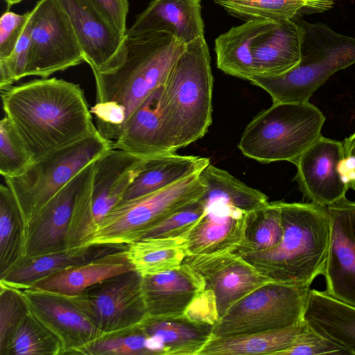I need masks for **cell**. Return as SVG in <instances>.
Here are the masks:
<instances>
[{
    "instance_id": "obj_1",
    "label": "cell",
    "mask_w": 355,
    "mask_h": 355,
    "mask_svg": "<svg viewBox=\"0 0 355 355\" xmlns=\"http://www.w3.org/2000/svg\"><path fill=\"white\" fill-rule=\"evenodd\" d=\"M3 107L33 161L96 133L84 92L57 78L1 91Z\"/></svg>"
},
{
    "instance_id": "obj_2",
    "label": "cell",
    "mask_w": 355,
    "mask_h": 355,
    "mask_svg": "<svg viewBox=\"0 0 355 355\" xmlns=\"http://www.w3.org/2000/svg\"><path fill=\"white\" fill-rule=\"evenodd\" d=\"M186 44L171 34L159 32L126 37V58L113 72L92 71L96 103L90 108L98 132L113 142L130 116L157 87L164 84Z\"/></svg>"
},
{
    "instance_id": "obj_3",
    "label": "cell",
    "mask_w": 355,
    "mask_h": 355,
    "mask_svg": "<svg viewBox=\"0 0 355 355\" xmlns=\"http://www.w3.org/2000/svg\"><path fill=\"white\" fill-rule=\"evenodd\" d=\"M278 204L283 225L279 245L265 251L235 253L274 282L310 287L323 275L327 259L328 208L311 202Z\"/></svg>"
},
{
    "instance_id": "obj_4",
    "label": "cell",
    "mask_w": 355,
    "mask_h": 355,
    "mask_svg": "<svg viewBox=\"0 0 355 355\" xmlns=\"http://www.w3.org/2000/svg\"><path fill=\"white\" fill-rule=\"evenodd\" d=\"M213 76L204 37L186 44L162 85V103L175 151L203 137L212 121Z\"/></svg>"
},
{
    "instance_id": "obj_5",
    "label": "cell",
    "mask_w": 355,
    "mask_h": 355,
    "mask_svg": "<svg viewBox=\"0 0 355 355\" xmlns=\"http://www.w3.org/2000/svg\"><path fill=\"white\" fill-rule=\"evenodd\" d=\"M296 19L303 30L300 63L281 76L256 75L248 80L268 93L273 103L309 101L330 76L355 64V37L323 23Z\"/></svg>"
},
{
    "instance_id": "obj_6",
    "label": "cell",
    "mask_w": 355,
    "mask_h": 355,
    "mask_svg": "<svg viewBox=\"0 0 355 355\" xmlns=\"http://www.w3.org/2000/svg\"><path fill=\"white\" fill-rule=\"evenodd\" d=\"M326 117L309 101L273 103L257 114L241 135L238 148L262 163L287 161L296 164L321 136Z\"/></svg>"
},
{
    "instance_id": "obj_7",
    "label": "cell",
    "mask_w": 355,
    "mask_h": 355,
    "mask_svg": "<svg viewBox=\"0 0 355 355\" xmlns=\"http://www.w3.org/2000/svg\"><path fill=\"white\" fill-rule=\"evenodd\" d=\"M113 142L98 132L34 160L19 175L4 178L26 223L85 166L110 149Z\"/></svg>"
},
{
    "instance_id": "obj_8",
    "label": "cell",
    "mask_w": 355,
    "mask_h": 355,
    "mask_svg": "<svg viewBox=\"0 0 355 355\" xmlns=\"http://www.w3.org/2000/svg\"><path fill=\"white\" fill-rule=\"evenodd\" d=\"M146 159L114 147L95 161L93 177L75 203L67 248L91 244L99 223L122 200Z\"/></svg>"
},
{
    "instance_id": "obj_9",
    "label": "cell",
    "mask_w": 355,
    "mask_h": 355,
    "mask_svg": "<svg viewBox=\"0 0 355 355\" xmlns=\"http://www.w3.org/2000/svg\"><path fill=\"white\" fill-rule=\"evenodd\" d=\"M200 173L151 194L119 202L99 223L91 243L129 245L141 239L146 232L204 196L207 186Z\"/></svg>"
},
{
    "instance_id": "obj_10",
    "label": "cell",
    "mask_w": 355,
    "mask_h": 355,
    "mask_svg": "<svg viewBox=\"0 0 355 355\" xmlns=\"http://www.w3.org/2000/svg\"><path fill=\"white\" fill-rule=\"evenodd\" d=\"M310 289L268 282L231 306L214 324L212 336L250 334L296 324L303 320Z\"/></svg>"
},
{
    "instance_id": "obj_11",
    "label": "cell",
    "mask_w": 355,
    "mask_h": 355,
    "mask_svg": "<svg viewBox=\"0 0 355 355\" xmlns=\"http://www.w3.org/2000/svg\"><path fill=\"white\" fill-rule=\"evenodd\" d=\"M68 299L98 329L109 334L140 324L148 312L142 276L132 270L105 279Z\"/></svg>"
},
{
    "instance_id": "obj_12",
    "label": "cell",
    "mask_w": 355,
    "mask_h": 355,
    "mask_svg": "<svg viewBox=\"0 0 355 355\" xmlns=\"http://www.w3.org/2000/svg\"><path fill=\"white\" fill-rule=\"evenodd\" d=\"M85 62L70 21L57 0H37L32 9L26 76L47 78Z\"/></svg>"
},
{
    "instance_id": "obj_13",
    "label": "cell",
    "mask_w": 355,
    "mask_h": 355,
    "mask_svg": "<svg viewBox=\"0 0 355 355\" xmlns=\"http://www.w3.org/2000/svg\"><path fill=\"white\" fill-rule=\"evenodd\" d=\"M75 32L85 62L92 71L113 72L124 62L126 35L121 33L92 0H57Z\"/></svg>"
},
{
    "instance_id": "obj_14",
    "label": "cell",
    "mask_w": 355,
    "mask_h": 355,
    "mask_svg": "<svg viewBox=\"0 0 355 355\" xmlns=\"http://www.w3.org/2000/svg\"><path fill=\"white\" fill-rule=\"evenodd\" d=\"M183 262L202 277L205 290L214 300L218 320L241 299L272 281L235 252L187 256Z\"/></svg>"
},
{
    "instance_id": "obj_15",
    "label": "cell",
    "mask_w": 355,
    "mask_h": 355,
    "mask_svg": "<svg viewBox=\"0 0 355 355\" xmlns=\"http://www.w3.org/2000/svg\"><path fill=\"white\" fill-rule=\"evenodd\" d=\"M327 208L330 239L323 273L325 291L355 306V202L344 197Z\"/></svg>"
},
{
    "instance_id": "obj_16",
    "label": "cell",
    "mask_w": 355,
    "mask_h": 355,
    "mask_svg": "<svg viewBox=\"0 0 355 355\" xmlns=\"http://www.w3.org/2000/svg\"><path fill=\"white\" fill-rule=\"evenodd\" d=\"M95 161L76 175L26 223V256L67 248V232L75 203L93 177Z\"/></svg>"
},
{
    "instance_id": "obj_17",
    "label": "cell",
    "mask_w": 355,
    "mask_h": 355,
    "mask_svg": "<svg viewBox=\"0 0 355 355\" xmlns=\"http://www.w3.org/2000/svg\"><path fill=\"white\" fill-rule=\"evenodd\" d=\"M19 290L31 313L60 340L64 354H80L86 346L107 334L67 296L32 287Z\"/></svg>"
},
{
    "instance_id": "obj_18",
    "label": "cell",
    "mask_w": 355,
    "mask_h": 355,
    "mask_svg": "<svg viewBox=\"0 0 355 355\" xmlns=\"http://www.w3.org/2000/svg\"><path fill=\"white\" fill-rule=\"evenodd\" d=\"M343 142L322 135L300 157L294 180L311 202L329 205L345 197L349 189L340 171Z\"/></svg>"
},
{
    "instance_id": "obj_19",
    "label": "cell",
    "mask_w": 355,
    "mask_h": 355,
    "mask_svg": "<svg viewBox=\"0 0 355 355\" xmlns=\"http://www.w3.org/2000/svg\"><path fill=\"white\" fill-rule=\"evenodd\" d=\"M201 275L183 262L178 268L142 277V292L149 316L185 315L203 293Z\"/></svg>"
},
{
    "instance_id": "obj_20",
    "label": "cell",
    "mask_w": 355,
    "mask_h": 355,
    "mask_svg": "<svg viewBox=\"0 0 355 355\" xmlns=\"http://www.w3.org/2000/svg\"><path fill=\"white\" fill-rule=\"evenodd\" d=\"M205 205L206 214L186 236L187 256L235 252L243 240L248 212L220 200Z\"/></svg>"
},
{
    "instance_id": "obj_21",
    "label": "cell",
    "mask_w": 355,
    "mask_h": 355,
    "mask_svg": "<svg viewBox=\"0 0 355 355\" xmlns=\"http://www.w3.org/2000/svg\"><path fill=\"white\" fill-rule=\"evenodd\" d=\"M164 32L187 44L204 37L201 0H152L137 15L125 35L133 37Z\"/></svg>"
},
{
    "instance_id": "obj_22",
    "label": "cell",
    "mask_w": 355,
    "mask_h": 355,
    "mask_svg": "<svg viewBox=\"0 0 355 355\" xmlns=\"http://www.w3.org/2000/svg\"><path fill=\"white\" fill-rule=\"evenodd\" d=\"M162 85L155 88L132 113L114 143V148L142 158L175 152L162 108Z\"/></svg>"
},
{
    "instance_id": "obj_23",
    "label": "cell",
    "mask_w": 355,
    "mask_h": 355,
    "mask_svg": "<svg viewBox=\"0 0 355 355\" xmlns=\"http://www.w3.org/2000/svg\"><path fill=\"white\" fill-rule=\"evenodd\" d=\"M127 248L128 245L91 243L38 255L25 256L0 276V283L17 289L26 288L36 281L58 270L85 263Z\"/></svg>"
},
{
    "instance_id": "obj_24",
    "label": "cell",
    "mask_w": 355,
    "mask_h": 355,
    "mask_svg": "<svg viewBox=\"0 0 355 355\" xmlns=\"http://www.w3.org/2000/svg\"><path fill=\"white\" fill-rule=\"evenodd\" d=\"M302 37L296 18L275 21L255 41L254 76H278L295 67L301 60Z\"/></svg>"
},
{
    "instance_id": "obj_25",
    "label": "cell",
    "mask_w": 355,
    "mask_h": 355,
    "mask_svg": "<svg viewBox=\"0 0 355 355\" xmlns=\"http://www.w3.org/2000/svg\"><path fill=\"white\" fill-rule=\"evenodd\" d=\"M126 249L58 270L36 281L30 287L64 296L79 295L105 279L135 270L128 258Z\"/></svg>"
},
{
    "instance_id": "obj_26",
    "label": "cell",
    "mask_w": 355,
    "mask_h": 355,
    "mask_svg": "<svg viewBox=\"0 0 355 355\" xmlns=\"http://www.w3.org/2000/svg\"><path fill=\"white\" fill-rule=\"evenodd\" d=\"M303 319L349 354H355V306L333 297L325 291L310 289Z\"/></svg>"
},
{
    "instance_id": "obj_27",
    "label": "cell",
    "mask_w": 355,
    "mask_h": 355,
    "mask_svg": "<svg viewBox=\"0 0 355 355\" xmlns=\"http://www.w3.org/2000/svg\"><path fill=\"white\" fill-rule=\"evenodd\" d=\"M209 164L207 157L182 155L175 152L146 157L142 169L120 202L133 200L163 189L201 172Z\"/></svg>"
},
{
    "instance_id": "obj_28",
    "label": "cell",
    "mask_w": 355,
    "mask_h": 355,
    "mask_svg": "<svg viewBox=\"0 0 355 355\" xmlns=\"http://www.w3.org/2000/svg\"><path fill=\"white\" fill-rule=\"evenodd\" d=\"M165 355H198L212 336L214 324L183 315L149 316L139 324Z\"/></svg>"
},
{
    "instance_id": "obj_29",
    "label": "cell",
    "mask_w": 355,
    "mask_h": 355,
    "mask_svg": "<svg viewBox=\"0 0 355 355\" xmlns=\"http://www.w3.org/2000/svg\"><path fill=\"white\" fill-rule=\"evenodd\" d=\"M275 21L251 20L234 26L215 40L217 67L226 74L249 80L255 75L253 48Z\"/></svg>"
},
{
    "instance_id": "obj_30",
    "label": "cell",
    "mask_w": 355,
    "mask_h": 355,
    "mask_svg": "<svg viewBox=\"0 0 355 355\" xmlns=\"http://www.w3.org/2000/svg\"><path fill=\"white\" fill-rule=\"evenodd\" d=\"M305 325L303 319L285 328L225 336H212L198 355H279L294 344Z\"/></svg>"
},
{
    "instance_id": "obj_31",
    "label": "cell",
    "mask_w": 355,
    "mask_h": 355,
    "mask_svg": "<svg viewBox=\"0 0 355 355\" xmlns=\"http://www.w3.org/2000/svg\"><path fill=\"white\" fill-rule=\"evenodd\" d=\"M228 14L245 21H278L331 9L334 0H213Z\"/></svg>"
},
{
    "instance_id": "obj_32",
    "label": "cell",
    "mask_w": 355,
    "mask_h": 355,
    "mask_svg": "<svg viewBox=\"0 0 355 355\" xmlns=\"http://www.w3.org/2000/svg\"><path fill=\"white\" fill-rule=\"evenodd\" d=\"M126 253L142 277L178 268L188 255L186 237L141 239L128 245Z\"/></svg>"
},
{
    "instance_id": "obj_33",
    "label": "cell",
    "mask_w": 355,
    "mask_h": 355,
    "mask_svg": "<svg viewBox=\"0 0 355 355\" xmlns=\"http://www.w3.org/2000/svg\"><path fill=\"white\" fill-rule=\"evenodd\" d=\"M200 175L207 186V191L201 197L205 204L220 200L250 212L268 202V197L263 193L211 164L200 173Z\"/></svg>"
},
{
    "instance_id": "obj_34",
    "label": "cell",
    "mask_w": 355,
    "mask_h": 355,
    "mask_svg": "<svg viewBox=\"0 0 355 355\" xmlns=\"http://www.w3.org/2000/svg\"><path fill=\"white\" fill-rule=\"evenodd\" d=\"M26 256V222L12 191L0 187V276Z\"/></svg>"
},
{
    "instance_id": "obj_35",
    "label": "cell",
    "mask_w": 355,
    "mask_h": 355,
    "mask_svg": "<svg viewBox=\"0 0 355 355\" xmlns=\"http://www.w3.org/2000/svg\"><path fill=\"white\" fill-rule=\"evenodd\" d=\"M283 236V225L278 201L248 212L243 240L234 252L265 251L277 247Z\"/></svg>"
},
{
    "instance_id": "obj_36",
    "label": "cell",
    "mask_w": 355,
    "mask_h": 355,
    "mask_svg": "<svg viewBox=\"0 0 355 355\" xmlns=\"http://www.w3.org/2000/svg\"><path fill=\"white\" fill-rule=\"evenodd\" d=\"M85 355H165L162 347L140 325L107 334L86 346Z\"/></svg>"
},
{
    "instance_id": "obj_37",
    "label": "cell",
    "mask_w": 355,
    "mask_h": 355,
    "mask_svg": "<svg viewBox=\"0 0 355 355\" xmlns=\"http://www.w3.org/2000/svg\"><path fill=\"white\" fill-rule=\"evenodd\" d=\"M60 340L30 311L15 332L7 355H63Z\"/></svg>"
},
{
    "instance_id": "obj_38",
    "label": "cell",
    "mask_w": 355,
    "mask_h": 355,
    "mask_svg": "<svg viewBox=\"0 0 355 355\" xmlns=\"http://www.w3.org/2000/svg\"><path fill=\"white\" fill-rule=\"evenodd\" d=\"M33 159L10 119L0 122V173L4 178L20 175Z\"/></svg>"
},
{
    "instance_id": "obj_39",
    "label": "cell",
    "mask_w": 355,
    "mask_h": 355,
    "mask_svg": "<svg viewBox=\"0 0 355 355\" xmlns=\"http://www.w3.org/2000/svg\"><path fill=\"white\" fill-rule=\"evenodd\" d=\"M28 313L21 290L0 283V355H7L15 332Z\"/></svg>"
},
{
    "instance_id": "obj_40",
    "label": "cell",
    "mask_w": 355,
    "mask_h": 355,
    "mask_svg": "<svg viewBox=\"0 0 355 355\" xmlns=\"http://www.w3.org/2000/svg\"><path fill=\"white\" fill-rule=\"evenodd\" d=\"M206 212V205L200 198L146 232L141 239L186 237Z\"/></svg>"
},
{
    "instance_id": "obj_41",
    "label": "cell",
    "mask_w": 355,
    "mask_h": 355,
    "mask_svg": "<svg viewBox=\"0 0 355 355\" xmlns=\"http://www.w3.org/2000/svg\"><path fill=\"white\" fill-rule=\"evenodd\" d=\"M32 10L30 18L21 35L12 54L0 61V89L4 91L12 85L26 76L31 40Z\"/></svg>"
},
{
    "instance_id": "obj_42",
    "label": "cell",
    "mask_w": 355,
    "mask_h": 355,
    "mask_svg": "<svg viewBox=\"0 0 355 355\" xmlns=\"http://www.w3.org/2000/svg\"><path fill=\"white\" fill-rule=\"evenodd\" d=\"M306 322V321H305ZM349 354L343 348L306 325L294 344L279 355Z\"/></svg>"
},
{
    "instance_id": "obj_43",
    "label": "cell",
    "mask_w": 355,
    "mask_h": 355,
    "mask_svg": "<svg viewBox=\"0 0 355 355\" xmlns=\"http://www.w3.org/2000/svg\"><path fill=\"white\" fill-rule=\"evenodd\" d=\"M31 10L22 15L7 10L0 19V61L12 54L30 18Z\"/></svg>"
},
{
    "instance_id": "obj_44",
    "label": "cell",
    "mask_w": 355,
    "mask_h": 355,
    "mask_svg": "<svg viewBox=\"0 0 355 355\" xmlns=\"http://www.w3.org/2000/svg\"><path fill=\"white\" fill-rule=\"evenodd\" d=\"M117 30L125 35L128 0H92Z\"/></svg>"
},
{
    "instance_id": "obj_45",
    "label": "cell",
    "mask_w": 355,
    "mask_h": 355,
    "mask_svg": "<svg viewBox=\"0 0 355 355\" xmlns=\"http://www.w3.org/2000/svg\"><path fill=\"white\" fill-rule=\"evenodd\" d=\"M343 142L345 157H351L355 161V131L346 137ZM348 187L355 190V178L349 184Z\"/></svg>"
},
{
    "instance_id": "obj_46",
    "label": "cell",
    "mask_w": 355,
    "mask_h": 355,
    "mask_svg": "<svg viewBox=\"0 0 355 355\" xmlns=\"http://www.w3.org/2000/svg\"><path fill=\"white\" fill-rule=\"evenodd\" d=\"M7 5V10H9L12 6L17 4L23 0H3Z\"/></svg>"
}]
</instances>
